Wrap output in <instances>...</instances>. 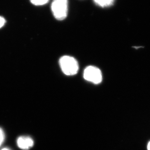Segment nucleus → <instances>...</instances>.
I'll use <instances>...</instances> for the list:
<instances>
[{
  "mask_svg": "<svg viewBox=\"0 0 150 150\" xmlns=\"http://www.w3.org/2000/svg\"><path fill=\"white\" fill-rule=\"evenodd\" d=\"M59 64L61 70L65 75L72 76L78 72V62L73 57L69 55L61 57L60 58Z\"/></svg>",
  "mask_w": 150,
  "mask_h": 150,
  "instance_id": "nucleus-1",
  "label": "nucleus"
},
{
  "mask_svg": "<svg viewBox=\"0 0 150 150\" xmlns=\"http://www.w3.org/2000/svg\"><path fill=\"white\" fill-rule=\"evenodd\" d=\"M17 143L20 149L27 150L33 147L34 142L32 139L29 137L22 136L18 139Z\"/></svg>",
  "mask_w": 150,
  "mask_h": 150,
  "instance_id": "nucleus-4",
  "label": "nucleus"
},
{
  "mask_svg": "<svg viewBox=\"0 0 150 150\" xmlns=\"http://www.w3.org/2000/svg\"><path fill=\"white\" fill-rule=\"evenodd\" d=\"M4 132L3 131V129L0 128V146H1V145L3 144V142L4 140Z\"/></svg>",
  "mask_w": 150,
  "mask_h": 150,
  "instance_id": "nucleus-7",
  "label": "nucleus"
},
{
  "mask_svg": "<svg viewBox=\"0 0 150 150\" xmlns=\"http://www.w3.org/2000/svg\"><path fill=\"white\" fill-rule=\"evenodd\" d=\"M83 75V78L86 80L95 84L100 83L103 79L102 72L100 69L92 66H88L85 69Z\"/></svg>",
  "mask_w": 150,
  "mask_h": 150,
  "instance_id": "nucleus-3",
  "label": "nucleus"
},
{
  "mask_svg": "<svg viewBox=\"0 0 150 150\" xmlns=\"http://www.w3.org/2000/svg\"><path fill=\"white\" fill-rule=\"evenodd\" d=\"M31 3L35 6H43L48 3L49 0H30Z\"/></svg>",
  "mask_w": 150,
  "mask_h": 150,
  "instance_id": "nucleus-6",
  "label": "nucleus"
},
{
  "mask_svg": "<svg viewBox=\"0 0 150 150\" xmlns=\"http://www.w3.org/2000/svg\"><path fill=\"white\" fill-rule=\"evenodd\" d=\"M1 150H10L9 149H8V148H3V149H1Z\"/></svg>",
  "mask_w": 150,
  "mask_h": 150,
  "instance_id": "nucleus-10",
  "label": "nucleus"
},
{
  "mask_svg": "<svg viewBox=\"0 0 150 150\" xmlns=\"http://www.w3.org/2000/svg\"><path fill=\"white\" fill-rule=\"evenodd\" d=\"M6 20L4 19V18L0 16V28L3 27L6 23Z\"/></svg>",
  "mask_w": 150,
  "mask_h": 150,
  "instance_id": "nucleus-8",
  "label": "nucleus"
},
{
  "mask_svg": "<svg viewBox=\"0 0 150 150\" xmlns=\"http://www.w3.org/2000/svg\"><path fill=\"white\" fill-rule=\"evenodd\" d=\"M148 150H150V142L148 143Z\"/></svg>",
  "mask_w": 150,
  "mask_h": 150,
  "instance_id": "nucleus-9",
  "label": "nucleus"
},
{
  "mask_svg": "<svg viewBox=\"0 0 150 150\" xmlns=\"http://www.w3.org/2000/svg\"><path fill=\"white\" fill-rule=\"evenodd\" d=\"M96 4L102 7H108L111 6L115 0H93Z\"/></svg>",
  "mask_w": 150,
  "mask_h": 150,
  "instance_id": "nucleus-5",
  "label": "nucleus"
},
{
  "mask_svg": "<svg viewBox=\"0 0 150 150\" xmlns=\"http://www.w3.org/2000/svg\"><path fill=\"white\" fill-rule=\"evenodd\" d=\"M52 14L57 20L62 21L68 15V1L67 0H54L51 4Z\"/></svg>",
  "mask_w": 150,
  "mask_h": 150,
  "instance_id": "nucleus-2",
  "label": "nucleus"
}]
</instances>
